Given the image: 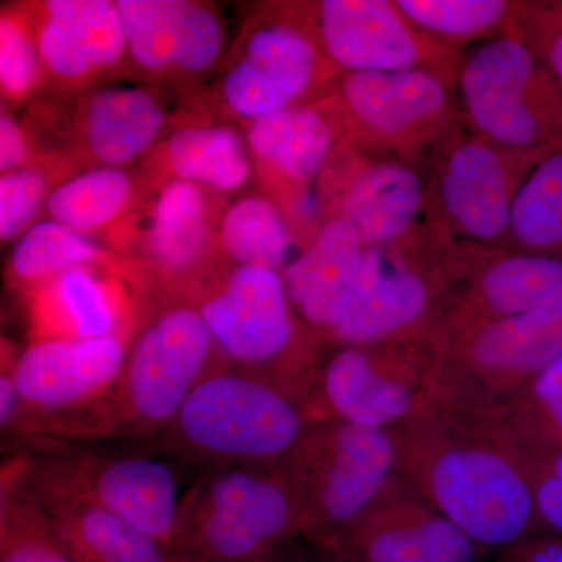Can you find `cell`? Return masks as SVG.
Returning <instances> with one entry per match:
<instances>
[{"label":"cell","mask_w":562,"mask_h":562,"mask_svg":"<svg viewBox=\"0 0 562 562\" xmlns=\"http://www.w3.org/2000/svg\"><path fill=\"white\" fill-rule=\"evenodd\" d=\"M514 251L562 258V150L536 162L514 198Z\"/></svg>","instance_id":"33"},{"label":"cell","mask_w":562,"mask_h":562,"mask_svg":"<svg viewBox=\"0 0 562 562\" xmlns=\"http://www.w3.org/2000/svg\"><path fill=\"white\" fill-rule=\"evenodd\" d=\"M306 10L310 20L299 24L339 72L422 68L457 81L458 52L425 38L395 2L322 0Z\"/></svg>","instance_id":"12"},{"label":"cell","mask_w":562,"mask_h":562,"mask_svg":"<svg viewBox=\"0 0 562 562\" xmlns=\"http://www.w3.org/2000/svg\"><path fill=\"white\" fill-rule=\"evenodd\" d=\"M25 443L33 446L24 452L33 486L99 506L171 549L187 490L179 461L146 447L132 452L91 442Z\"/></svg>","instance_id":"6"},{"label":"cell","mask_w":562,"mask_h":562,"mask_svg":"<svg viewBox=\"0 0 562 562\" xmlns=\"http://www.w3.org/2000/svg\"><path fill=\"white\" fill-rule=\"evenodd\" d=\"M31 143L20 122L9 113L0 116V172L18 171L31 165Z\"/></svg>","instance_id":"40"},{"label":"cell","mask_w":562,"mask_h":562,"mask_svg":"<svg viewBox=\"0 0 562 562\" xmlns=\"http://www.w3.org/2000/svg\"><path fill=\"white\" fill-rule=\"evenodd\" d=\"M405 339L338 346L322 364L314 360L301 380L310 419L390 430L416 417L438 382V360L431 355L416 362L414 344Z\"/></svg>","instance_id":"9"},{"label":"cell","mask_w":562,"mask_h":562,"mask_svg":"<svg viewBox=\"0 0 562 562\" xmlns=\"http://www.w3.org/2000/svg\"><path fill=\"white\" fill-rule=\"evenodd\" d=\"M495 562H562V538L541 535L505 550Z\"/></svg>","instance_id":"41"},{"label":"cell","mask_w":562,"mask_h":562,"mask_svg":"<svg viewBox=\"0 0 562 562\" xmlns=\"http://www.w3.org/2000/svg\"><path fill=\"white\" fill-rule=\"evenodd\" d=\"M0 562H74L29 483L25 453L0 476Z\"/></svg>","instance_id":"29"},{"label":"cell","mask_w":562,"mask_h":562,"mask_svg":"<svg viewBox=\"0 0 562 562\" xmlns=\"http://www.w3.org/2000/svg\"><path fill=\"white\" fill-rule=\"evenodd\" d=\"M427 195L425 181L409 160L382 157L350 173L335 216L349 222L366 247L391 246L412 235Z\"/></svg>","instance_id":"23"},{"label":"cell","mask_w":562,"mask_h":562,"mask_svg":"<svg viewBox=\"0 0 562 562\" xmlns=\"http://www.w3.org/2000/svg\"><path fill=\"white\" fill-rule=\"evenodd\" d=\"M458 344L471 375L492 386L512 384L520 395L562 357V310L473 322Z\"/></svg>","instance_id":"21"},{"label":"cell","mask_w":562,"mask_h":562,"mask_svg":"<svg viewBox=\"0 0 562 562\" xmlns=\"http://www.w3.org/2000/svg\"><path fill=\"white\" fill-rule=\"evenodd\" d=\"M509 33L530 47L562 88V2H517Z\"/></svg>","instance_id":"38"},{"label":"cell","mask_w":562,"mask_h":562,"mask_svg":"<svg viewBox=\"0 0 562 562\" xmlns=\"http://www.w3.org/2000/svg\"><path fill=\"white\" fill-rule=\"evenodd\" d=\"M32 341L135 338V302L109 266L79 268L29 294Z\"/></svg>","instance_id":"18"},{"label":"cell","mask_w":562,"mask_h":562,"mask_svg":"<svg viewBox=\"0 0 562 562\" xmlns=\"http://www.w3.org/2000/svg\"><path fill=\"white\" fill-rule=\"evenodd\" d=\"M435 301L432 276L398 243L368 247L353 302L327 339L336 346H373L406 338L427 319Z\"/></svg>","instance_id":"15"},{"label":"cell","mask_w":562,"mask_h":562,"mask_svg":"<svg viewBox=\"0 0 562 562\" xmlns=\"http://www.w3.org/2000/svg\"><path fill=\"white\" fill-rule=\"evenodd\" d=\"M333 68L313 36L295 20L266 22L250 32L241 54L222 77L225 105L249 122L306 103Z\"/></svg>","instance_id":"14"},{"label":"cell","mask_w":562,"mask_h":562,"mask_svg":"<svg viewBox=\"0 0 562 562\" xmlns=\"http://www.w3.org/2000/svg\"><path fill=\"white\" fill-rule=\"evenodd\" d=\"M516 439V438H514ZM422 465L424 497L482 549H502L538 538L541 527L527 461L519 443L508 447L480 432L439 439Z\"/></svg>","instance_id":"4"},{"label":"cell","mask_w":562,"mask_h":562,"mask_svg":"<svg viewBox=\"0 0 562 562\" xmlns=\"http://www.w3.org/2000/svg\"><path fill=\"white\" fill-rule=\"evenodd\" d=\"M366 250L349 222L333 216L281 273L299 321L324 338L349 312Z\"/></svg>","instance_id":"19"},{"label":"cell","mask_w":562,"mask_h":562,"mask_svg":"<svg viewBox=\"0 0 562 562\" xmlns=\"http://www.w3.org/2000/svg\"><path fill=\"white\" fill-rule=\"evenodd\" d=\"M128 57L150 74L199 76L224 50L216 11L188 0H120Z\"/></svg>","instance_id":"16"},{"label":"cell","mask_w":562,"mask_h":562,"mask_svg":"<svg viewBox=\"0 0 562 562\" xmlns=\"http://www.w3.org/2000/svg\"><path fill=\"white\" fill-rule=\"evenodd\" d=\"M221 362L202 314L187 299L172 297L136 331L120 379L79 442L160 435Z\"/></svg>","instance_id":"2"},{"label":"cell","mask_w":562,"mask_h":562,"mask_svg":"<svg viewBox=\"0 0 562 562\" xmlns=\"http://www.w3.org/2000/svg\"><path fill=\"white\" fill-rule=\"evenodd\" d=\"M302 536V512L281 464L202 469L181 497L177 562H251Z\"/></svg>","instance_id":"3"},{"label":"cell","mask_w":562,"mask_h":562,"mask_svg":"<svg viewBox=\"0 0 562 562\" xmlns=\"http://www.w3.org/2000/svg\"><path fill=\"white\" fill-rule=\"evenodd\" d=\"M110 266L109 257L90 236L70 231L60 222H35L14 243L9 261L11 283L25 292L38 290L61 273L79 268Z\"/></svg>","instance_id":"31"},{"label":"cell","mask_w":562,"mask_h":562,"mask_svg":"<svg viewBox=\"0 0 562 562\" xmlns=\"http://www.w3.org/2000/svg\"><path fill=\"white\" fill-rule=\"evenodd\" d=\"M43 76L35 25L20 13L3 10L0 16V88L3 101H27Z\"/></svg>","instance_id":"36"},{"label":"cell","mask_w":562,"mask_h":562,"mask_svg":"<svg viewBox=\"0 0 562 562\" xmlns=\"http://www.w3.org/2000/svg\"><path fill=\"white\" fill-rule=\"evenodd\" d=\"M220 243L233 266L262 268L283 273L303 247L283 211L272 199L247 194L222 214Z\"/></svg>","instance_id":"30"},{"label":"cell","mask_w":562,"mask_h":562,"mask_svg":"<svg viewBox=\"0 0 562 562\" xmlns=\"http://www.w3.org/2000/svg\"><path fill=\"white\" fill-rule=\"evenodd\" d=\"M312 425L301 387L221 362L165 431L138 443L201 471L272 465L291 457Z\"/></svg>","instance_id":"1"},{"label":"cell","mask_w":562,"mask_h":562,"mask_svg":"<svg viewBox=\"0 0 562 562\" xmlns=\"http://www.w3.org/2000/svg\"><path fill=\"white\" fill-rule=\"evenodd\" d=\"M514 438L528 452L562 449V357L520 394Z\"/></svg>","instance_id":"35"},{"label":"cell","mask_w":562,"mask_h":562,"mask_svg":"<svg viewBox=\"0 0 562 562\" xmlns=\"http://www.w3.org/2000/svg\"><path fill=\"white\" fill-rule=\"evenodd\" d=\"M31 486L74 562H177L162 543L121 517L91 503Z\"/></svg>","instance_id":"26"},{"label":"cell","mask_w":562,"mask_h":562,"mask_svg":"<svg viewBox=\"0 0 562 562\" xmlns=\"http://www.w3.org/2000/svg\"><path fill=\"white\" fill-rule=\"evenodd\" d=\"M132 339H43L18 351L14 382L25 406L20 441L77 442L120 379Z\"/></svg>","instance_id":"10"},{"label":"cell","mask_w":562,"mask_h":562,"mask_svg":"<svg viewBox=\"0 0 562 562\" xmlns=\"http://www.w3.org/2000/svg\"><path fill=\"white\" fill-rule=\"evenodd\" d=\"M162 161L173 180L213 192L241 190L254 169L247 138L231 125L179 128L166 140Z\"/></svg>","instance_id":"28"},{"label":"cell","mask_w":562,"mask_h":562,"mask_svg":"<svg viewBox=\"0 0 562 562\" xmlns=\"http://www.w3.org/2000/svg\"><path fill=\"white\" fill-rule=\"evenodd\" d=\"M397 7L436 46L457 50L473 41L506 35L517 2L506 0H397Z\"/></svg>","instance_id":"34"},{"label":"cell","mask_w":562,"mask_h":562,"mask_svg":"<svg viewBox=\"0 0 562 562\" xmlns=\"http://www.w3.org/2000/svg\"><path fill=\"white\" fill-rule=\"evenodd\" d=\"M330 553H331V557H333V562H351V561L344 560V558L338 557V554H335L333 552H330Z\"/></svg>","instance_id":"43"},{"label":"cell","mask_w":562,"mask_h":562,"mask_svg":"<svg viewBox=\"0 0 562 562\" xmlns=\"http://www.w3.org/2000/svg\"><path fill=\"white\" fill-rule=\"evenodd\" d=\"M251 562H333L331 553L308 539L299 536L280 549Z\"/></svg>","instance_id":"42"},{"label":"cell","mask_w":562,"mask_h":562,"mask_svg":"<svg viewBox=\"0 0 562 562\" xmlns=\"http://www.w3.org/2000/svg\"><path fill=\"white\" fill-rule=\"evenodd\" d=\"M135 194L131 173L98 166L54 187L46 203L47 216L90 236L120 221L131 210Z\"/></svg>","instance_id":"32"},{"label":"cell","mask_w":562,"mask_h":562,"mask_svg":"<svg viewBox=\"0 0 562 562\" xmlns=\"http://www.w3.org/2000/svg\"><path fill=\"white\" fill-rule=\"evenodd\" d=\"M181 299L202 314L225 364L299 386L316 360L303 346L301 321L279 272L233 266L209 273Z\"/></svg>","instance_id":"8"},{"label":"cell","mask_w":562,"mask_h":562,"mask_svg":"<svg viewBox=\"0 0 562 562\" xmlns=\"http://www.w3.org/2000/svg\"><path fill=\"white\" fill-rule=\"evenodd\" d=\"M54 188L49 177L36 166H25L0 177V238L18 241L35 222Z\"/></svg>","instance_id":"37"},{"label":"cell","mask_w":562,"mask_h":562,"mask_svg":"<svg viewBox=\"0 0 562 562\" xmlns=\"http://www.w3.org/2000/svg\"><path fill=\"white\" fill-rule=\"evenodd\" d=\"M206 190L188 181L169 180L147 214L144 260L176 297H183L206 276L213 241V214Z\"/></svg>","instance_id":"22"},{"label":"cell","mask_w":562,"mask_h":562,"mask_svg":"<svg viewBox=\"0 0 562 562\" xmlns=\"http://www.w3.org/2000/svg\"><path fill=\"white\" fill-rule=\"evenodd\" d=\"M33 25L44 72L65 83L90 80L128 55L117 2L50 0Z\"/></svg>","instance_id":"20"},{"label":"cell","mask_w":562,"mask_h":562,"mask_svg":"<svg viewBox=\"0 0 562 562\" xmlns=\"http://www.w3.org/2000/svg\"><path fill=\"white\" fill-rule=\"evenodd\" d=\"M439 150L436 198L449 231L480 246L508 241L514 198L536 161L473 132L450 136Z\"/></svg>","instance_id":"13"},{"label":"cell","mask_w":562,"mask_h":562,"mask_svg":"<svg viewBox=\"0 0 562 562\" xmlns=\"http://www.w3.org/2000/svg\"><path fill=\"white\" fill-rule=\"evenodd\" d=\"M471 308L468 324L562 310V258L525 251L492 258L473 277Z\"/></svg>","instance_id":"27"},{"label":"cell","mask_w":562,"mask_h":562,"mask_svg":"<svg viewBox=\"0 0 562 562\" xmlns=\"http://www.w3.org/2000/svg\"><path fill=\"white\" fill-rule=\"evenodd\" d=\"M401 443L390 430L313 422L283 462L302 512V536L333 552L392 490Z\"/></svg>","instance_id":"5"},{"label":"cell","mask_w":562,"mask_h":562,"mask_svg":"<svg viewBox=\"0 0 562 562\" xmlns=\"http://www.w3.org/2000/svg\"><path fill=\"white\" fill-rule=\"evenodd\" d=\"M166 122L165 106L146 88H101L88 95L81 106V146L99 166L122 168L155 146Z\"/></svg>","instance_id":"25"},{"label":"cell","mask_w":562,"mask_h":562,"mask_svg":"<svg viewBox=\"0 0 562 562\" xmlns=\"http://www.w3.org/2000/svg\"><path fill=\"white\" fill-rule=\"evenodd\" d=\"M457 88L475 135L536 162L562 150V88L513 33L462 58Z\"/></svg>","instance_id":"7"},{"label":"cell","mask_w":562,"mask_h":562,"mask_svg":"<svg viewBox=\"0 0 562 562\" xmlns=\"http://www.w3.org/2000/svg\"><path fill=\"white\" fill-rule=\"evenodd\" d=\"M453 81L430 69L341 74L336 99L366 139L409 160L453 135Z\"/></svg>","instance_id":"11"},{"label":"cell","mask_w":562,"mask_h":562,"mask_svg":"<svg viewBox=\"0 0 562 562\" xmlns=\"http://www.w3.org/2000/svg\"><path fill=\"white\" fill-rule=\"evenodd\" d=\"M522 452L539 520L552 535L562 538V449Z\"/></svg>","instance_id":"39"},{"label":"cell","mask_w":562,"mask_h":562,"mask_svg":"<svg viewBox=\"0 0 562 562\" xmlns=\"http://www.w3.org/2000/svg\"><path fill=\"white\" fill-rule=\"evenodd\" d=\"M346 111L335 105L301 103L247 124L251 157L292 187L308 188L327 168L341 136Z\"/></svg>","instance_id":"24"},{"label":"cell","mask_w":562,"mask_h":562,"mask_svg":"<svg viewBox=\"0 0 562 562\" xmlns=\"http://www.w3.org/2000/svg\"><path fill=\"white\" fill-rule=\"evenodd\" d=\"M482 547L428 506L387 492L333 553L351 562H479Z\"/></svg>","instance_id":"17"}]
</instances>
